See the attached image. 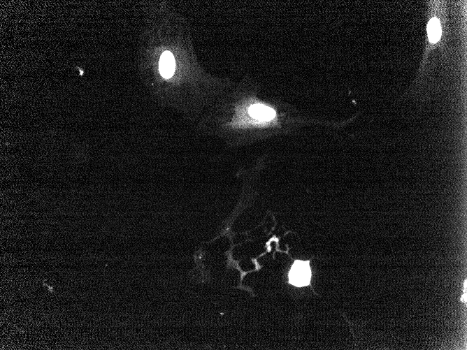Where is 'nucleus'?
Listing matches in <instances>:
<instances>
[{"label":"nucleus","mask_w":467,"mask_h":350,"mask_svg":"<svg viewBox=\"0 0 467 350\" xmlns=\"http://www.w3.org/2000/svg\"><path fill=\"white\" fill-rule=\"evenodd\" d=\"M261 86L251 75H243L214 103L217 116L204 119L212 123L203 126H212L232 144L282 127L278 108L259 96Z\"/></svg>","instance_id":"f03ea898"},{"label":"nucleus","mask_w":467,"mask_h":350,"mask_svg":"<svg viewBox=\"0 0 467 350\" xmlns=\"http://www.w3.org/2000/svg\"><path fill=\"white\" fill-rule=\"evenodd\" d=\"M312 277L310 260H294L287 273L288 284L297 288L311 286Z\"/></svg>","instance_id":"7ed1b4c3"},{"label":"nucleus","mask_w":467,"mask_h":350,"mask_svg":"<svg viewBox=\"0 0 467 350\" xmlns=\"http://www.w3.org/2000/svg\"><path fill=\"white\" fill-rule=\"evenodd\" d=\"M167 41L160 52L157 68L165 83L168 103L190 118L213 104L235 80L208 71L199 61L190 26L173 8L168 12Z\"/></svg>","instance_id":"f257e3e1"},{"label":"nucleus","mask_w":467,"mask_h":350,"mask_svg":"<svg viewBox=\"0 0 467 350\" xmlns=\"http://www.w3.org/2000/svg\"><path fill=\"white\" fill-rule=\"evenodd\" d=\"M429 39L431 43H436L441 34L440 22L437 18H432L427 26Z\"/></svg>","instance_id":"20e7f679"}]
</instances>
